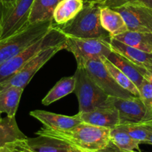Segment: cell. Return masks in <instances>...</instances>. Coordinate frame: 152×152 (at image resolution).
<instances>
[{"mask_svg": "<svg viewBox=\"0 0 152 152\" xmlns=\"http://www.w3.org/2000/svg\"><path fill=\"white\" fill-rule=\"evenodd\" d=\"M100 20L104 29L115 37L128 31L123 18L114 9L108 7H101Z\"/></svg>", "mask_w": 152, "mask_h": 152, "instance_id": "17", "label": "cell"}, {"mask_svg": "<svg viewBox=\"0 0 152 152\" xmlns=\"http://www.w3.org/2000/svg\"><path fill=\"white\" fill-rule=\"evenodd\" d=\"M110 142L114 144L117 148L125 151H134L139 150V142L133 139L124 129L119 126L110 129Z\"/></svg>", "mask_w": 152, "mask_h": 152, "instance_id": "24", "label": "cell"}, {"mask_svg": "<svg viewBox=\"0 0 152 152\" xmlns=\"http://www.w3.org/2000/svg\"><path fill=\"white\" fill-rule=\"evenodd\" d=\"M140 99L149 109L152 110V74L146 76L139 88Z\"/></svg>", "mask_w": 152, "mask_h": 152, "instance_id": "27", "label": "cell"}, {"mask_svg": "<svg viewBox=\"0 0 152 152\" xmlns=\"http://www.w3.org/2000/svg\"><path fill=\"white\" fill-rule=\"evenodd\" d=\"M113 9L120 13L128 31L152 33V8L143 4L128 3Z\"/></svg>", "mask_w": 152, "mask_h": 152, "instance_id": "11", "label": "cell"}, {"mask_svg": "<svg viewBox=\"0 0 152 152\" xmlns=\"http://www.w3.org/2000/svg\"><path fill=\"white\" fill-rule=\"evenodd\" d=\"M113 38L134 48L152 53V33L127 31Z\"/></svg>", "mask_w": 152, "mask_h": 152, "instance_id": "19", "label": "cell"}, {"mask_svg": "<svg viewBox=\"0 0 152 152\" xmlns=\"http://www.w3.org/2000/svg\"><path fill=\"white\" fill-rule=\"evenodd\" d=\"M101 6L97 3H84L83 9L74 18L62 25H57L67 37L103 39L110 41L111 36L104 29L100 20Z\"/></svg>", "mask_w": 152, "mask_h": 152, "instance_id": "2", "label": "cell"}, {"mask_svg": "<svg viewBox=\"0 0 152 152\" xmlns=\"http://www.w3.org/2000/svg\"><path fill=\"white\" fill-rule=\"evenodd\" d=\"M24 140L7 143L0 148V152H33L27 146Z\"/></svg>", "mask_w": 152, "mask_h": 152, "instance_id": "29", "label": "cell"}, {"mask_svg": "<svg viewBox=\"0 0 152 152\" xmlns=\"http://www.w3.org/2000/svg\"><path fill=\"white\" fill-rule=\"evenodd\" d=\"M145 126L146 129L148 131V138L147 141H146V144H150V145H152V122H150V123H143Z\"/></svg>", "mask_w": 152, "mask_h": 152, "instance_id": "32", "label": "cell"}, {"mask_svg": "<svg viewBox=\"0 0 152 152\" xmlns=\"http://www.w3.org/2000/svg\"><path fill=\"white\" fill-rule=\"evenodd\" d=\"M108 105L113 106L119 112V125L143 124L152 122V110L147 108L137 96L126 99L109 96Z\"/></svg>", "mask_w": 152, "mask_h": 152, "instance_id": "8", "label": "cell"}, {"mask_svg": "<svg viewBox=\"0 0 152 152\" xmlns=\"http://www.w3.org/2000/svg\"><path fill=\"white\" fill-rule=\"evenodd\" d=\"M67 37L55 25L42 38L27 48L21 53L0 65V83L17 73L28 61L39 52L52 46L66 42Z\"/></svg>", "mask_w": 152, "mask_h": 152, "instance_id": "3", "label": "cell"}, {"mask_svg": "<svg viewBox=\"0 0 152 152\" xmlns=\"http://www.w3.org/2000/svg\"><path fill=\"white\" fill-rule=\"evenodd\" d=\"M104 1L105 0H83L84 3H97V4L101 3Z\"/></svg>", "mask_w": 152, "mask_h": 152, "instance_id": "34", "label": "cell"}, {"mask_svg": "<svg viewBox=\"0 0 152 152\" xmlns=\"http://www.w3.org/2000/svg\"><path fill=\"white\" fill-rule=\"evenodd\" d=\"M23 88L10 87L0 91V112L7 114V117H15L20 101Z\"/></svg>", "mask_w": 152, "mask_h": 152, "instance_id": "22", "label": "cell"}, {"mask_svg": "<svg viewBox=\"0 0 152 152\" xmlns=\"http://www.w3.org/2000/svg\"><path fill=\"white\" fill-rule=\"evenodd\" d=\"M84 6L83 0H61L53 13L57 25H62L74 19Z\"/></svg>", "mask_w": 152, "mask_h": 152, "instance_id": "18", "label": "cell"}, {"mask_svg": "<svg viewBox=\"0 0 152 152\" xmlns=\"http://www.w3.org/2000/svg\"><path fill=\"white\" fill-rule=\"evenodd\" d=\"M27 146L33 152H69V144L61 140L41 136L24 140Z\"/></svg>", "mask_w": 152, "mask_h": 152, "instance_id": "16", "label": "cell"}, {"mask_svg": "<svg viewBox=\"0 0 152 152\" xmlns=\"http://www.w3.org/2000/svg\"><path fill=\"white\" fill-rule=\"evenodd\" d=\"M110 43L113 51L120 53L136 65L152 74V53H148L127 45L113 37H111Z\"/></svg>", "mask_w": 152, "mask_h": 152, "instance_id": "15", "label": "cell"}, {"mask_svg": "<svg viewBox=\"0 0 152 152\" xmlns=\"http://www.w3.org/2000/svg\"><path fill=\"white\" fill-rule=\"evenodd\" d=\"M128 3L140 4L152 8V0H105L101 3H99L101 7H108L110 8L120 7Z\"/></svg>", "mask_w": 152, "mask_h": 152, "instance_id": "28", "label": "cell"}, {"mask_svg": "<svg viewBox=\"0 0 152 152\" xmlns=\"http://www.w3.org/2000/svg\"><path fill=\"white\" fill-rule=\"evenodd\" d=\"M96 152H137L135 151H125V150H121L119 148L116 146L114 144L112 143L110 141V142L108 143V145L106 147H104L102 149L99 150V151Z\"/></svg>", "mask_w": 152, "mask_h": 152, "instance_id": "31", "label": "cell"}, {"mask_svg": "<svg viewBox=\"0 0 152 152\" xmlns=\"http://www.w3.org/2000/svg\"><path fill=\"white\" fill-rule=\"evenodd\" d=\"M69 152H92L89 151H85V150L80 149V148H77L76 147L72 146L69 145Z\"/></svg>", "mask_w": 152, "mask_h": 152, "instance_id": "33", "label": "cell"}, {"mask_svg": "<svg viewBox=\"0 0 152 152\" xmlns=\"http://www.w3.org/2000/svg\"><path fill=\"white\" fill-rule=\"evenodd\" d=\"M54 26L53 19L31 24L20 32L0 39V65L42 38Z\"/></svg>", "mask_w": 152, "mask_h": 152, "instance_id": "4", "label": "cell"}, {"mask_svg": "<svg viewBox=\"0 0 152 152\" xmlns=\"http://www.w3.org/2000/svg\"><path fill=\"white\" fill-rule=\"evenodd\" d=\"M66 42L52 46L39 52L32 59H30L17 73L12 77L0 83V91L10 87H17L25 88V86L31 82V79L37 71L57 53L65 49Z\"/></svg>", "mask_w": 152, "mask_h": 152, "instance_id": "7", "label": "cell"}, {"mask_svg": "<svg viewBox=\"0 0 152 152\" xmlns=\"http://www.w3.org/2000/svg\"><path fill=\"white\" fill-rule=\"evenodd\" d=\"M65 49L74 55L77 68H83L88 61L107 58L113 50L107 40L74 37H67Z\"/></svg>", "mask_w": 152, "mask_h": 152, "instance_id": "6", "label": "cell"}, {"mask_svg": "<svg viewBox=\"0 0 152 152\" xmlns=\"http://www.w3.org/2000/svg\"><path fill=\"white\" fill-rule=\"evenodd\" d=\"M0 119H1V113L0 112Z\"/></svg>", "mask_w": 152, "mask_h": 152, "instance_id": "35", "label": "cell"}, {"mask_svg": "<svg viewBox=\"0 0 152 152\" xmlns=\"http://www.w3.org/2000/svg\"><path fill=\"white\" fill-rule=\"evenodd\" d=\"M110 129L92 126L86 123H79L66 131H58L43 127L36 132L37 135L61 140L72 146L80 149L96 152L110 142Z\"/></svg>", "mask_w": 152, "mask_h": 152, "instance_id": "1", "label": "cell"}, {"mask_svg": "<svg viewBox=\"0 0 152 152\" xmlns=\"http://www.w3.org/2000/svg\"><path fill=\"white\" fill-rule=\"evenodd\" d=\"M75 89L79 104V112H87L108 105L109 96L106 94L88 76L83 68H77Z\"/></svg>", "mask_w": 152, "mask_h": 152, "instance_id": "5", "label": "cell"}, {"mask_svg": "<svg viewBox=\"0 0 152 152\" xmlns=\"http://www.w3.org/2000/svg\"><path fill=\"white\" fill-rule=\"evenodd\" d=\"M17 0H0V19L3 12L15 5Z\"/></svg>", "mask_w": 152, "mask_h": 152, "instance_id": "30", "label": "cell"}, {"mask_svg": "<svg viewBox=\"0 0 152 152\" xmlns=\"http://www.w3.org/2000/svg\"><path fill=\"white\" fill-rule=\"evenodd\" d=\"M61 0H34L29 16V23L53 19V13Z\"/></svg>", "mask_w": 152, "mask_h": 152, "instance_id": "20", "label": "cell"}, {"mask_svg": "<svg viewBox=\"0 0 152 152\" xmlns=\"http://www.w3.org/2000/svg\"><path fill=\"white\" fill-rule=\"evenodd\" d=\"M107 59L110 60L115 66L117 67L119 70H121L137 86L138 89L141 86L145 77L151 74L145 68L136 65L122 54L113 50H112Z\"/></svg>", "mask_w": 152, "mask_h": 152, "instance_id": "14", "label": "cell"}, {"mask_svg": "<svg viewBox=\"0 0 152 152\" xmlns=\"http://www.w3.org/2000/svg\"><path fill=\"white\" fill-rule=\"evenodd\" d=\"M83 123L112 129L119 125V114L112 105L98 108L87 112H78Z\"/></svg>", "mask_w": 152, "mask_h": 152, "instance_id": "13", "label": "cell"}, {"mask_svg": "<svg viewBox=\"0 0 152 152\" xmlns=\"http://www.w3.org/2000/svg\"><path fill=\"white\" fill-rule=\"evenodd\" d=\"M119 126L124 129L133 139L138 141L140 144L145 143L147 141L148 134L144 124L128 123V124L119 125Z\"/></svg>", "mask_w": 152, "mask_h": 152, "instance_id": "26", "label": "cell"}, {"mask_svg": "<svg viewBox=\"0 0 152 152\" xmlns=\"http://www.w3.org/2000/svg\"><path fill=\"white\" fill-rule=\"evenodd\" d=\"M75 85L76 77L75 74L72 77H63L43 98L42 104L47 106L72 93L75 89Z\"/></svg>", "mask_w": 152, "mask_h": 152, "instance_id": "21", "label": "cell"}, {"mask_svg": "<svg viewBox=\"0 0 152 152\" xmlns=\"http://www.w3.org/2000/svg\"><path fill=\"white\" fill-rule=\"evenodd\" d=\"M30 115L39 120L44 127L53 130H69L82 123L78 114L75 116H66L46 111L35 110L31 111Z\"/></svg>", "mask_w": 152, "mask_h": 152, "instance_id": "12", "label": "cell"}, {"mask_svg": "<svg viewBox=\"0 0 152 152\" xmlns=\"http://www.w3.org/2000/svg\"><path fill=\"white\" fill-rule=\"evenodd\" d=\"M101 61L104 62L107 71L110 72L112 77H113V79L116 80V83L121 87L123 88L124 89L127 90L128 91H129L130 93H131L135 96L140 98L139 91L138 88L121 70H119L117 67L115 66L107 58H103Z\"/></svg>", "mask_w": 152, "mask_h": 152, "instance_id": "25", "label": "cell"}, {"mask_svg": "<svg viewBox=\"0 0 152 152\" xmlns=\"http://www.w3.org/2000/svg\"><path fill=\"white\" fill-rule=\"evenodd\" d=\"M34 0H17L5 10L0 20V39L13 35L29 26V16Z\"/></svg>", "mask_w": 152, "mask_h": 152, "instance_id": "9", "label": "cell"}, {"mask_svg": "<svg viewBox=\"0 0 152 152\" xmlns=\"http://www.w3.org/2000/svg\"><path fill=\"white\" fill-rule=\"evenodd\" d=\"M27 137L18 127L15 117L0 119V148L9 142L23 140Z\"/></svg>", "mask_w": 152, "mask_h": 152, "instance_id": "23", "label": "cell"}, {"mask_svg": "<svg viewBox=\"0 0 152 152\" xmlns=\"http://www.w3.org/2000/svg\"><path fill=\"white\" fill-rule=\"evenodd\" d=\"M83 68L92 81L109 96L123 99L135 96L116 83L100 59L88 61Z\"/></svg>", "mask_w": 152, "mask_h": 152, "instance_id": "10", "label": "cell"}]
</instances>
